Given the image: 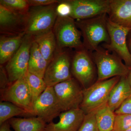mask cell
Returning <instances> with one entry per match:
<instances>
[{
	"label": "cell",
	"instance_id": "cell-1",
	"mask_svg": "<svg viewBox=\"0 0 131 131\" xmlns=\"http://www.w3.org/2000/svg\"><path fill=\"white\" fill-rule=\"evenodd\" d=\"M108 19L107 14H104L91 18L75 20L81 33L83 47L89 51L92 52L96 50L102 42L110 43Z\"/></svg>",
	"mask_w": 131,
	"mask_h": 131
},
{
	"label": "cell",
	"instance_id": "cell-2",
	"mask_svg": "<svg viewBox=\"0 0 131 131\" xmlns=\"http://www.w3.org/2000/svg\"><path fill=\"white\" fill-rule=\"evenodd\" d=\"M58 3L31 7L26 17L25 34L34 38L52 30L58 16L57 8Z\"/></svg>",
	"mask_w": 131,
	"mask_h": 131
},
{
	"label": "cell",
	"instance_id": "cell-3",
	"mask_svg": "<svg viewBox=\"0 0 131 131\" xmlns=\"http://www.w3.org/2000/svg\"><path fill=\"white\" fill-rule=\"evenodd\" d=\"M100 46L91 55L97 71L96 81H104L116 77L127 76L129 68L118 55Z\"/></svg>",
	"mask_w": 131,
	"mask_h": 131
},
{
	"label": "cell",
	"instance_id": "cell-4",
	"mask_svg": "<svg viewBox=\"0 0 131 131\" xmlns=\"http://www.w3.org/2000/svg\"><path fill=\"white\" fill-rule=\"evenodd\" d=\"M52 31L56 40V51L65 48L80 50L84 48L81 33L75 20L68 16H58Z\"/></svg>",
	"mask_w": 131,
	"mask_h": 131
},
{
	"label": "cell",
	"instance_id": "cell-5",
	"mask_svg": "<svg viewBox=\"0 0 131 131\" xmlns=\"http://www.w3.org/2000/svg\"><path fill=\"white\" fill-rule=\"evenodd\" d=\"M121 77L96 81L83 89V97L80 108L85 114L96 111L107 103L110 92L119 81Z\"/></svg>",
	"mask_w": 131,
	"mask_h": 131
},
{
	"label": "cell",
	"instance_id": "cell-6",
	"mask_svg": "<svg viewBox=\"0 0 131 131\" xmlns=\"http://www.w3.org/2000/svg\"><path fill=\"white\" fill-rule=\"evenodd\" d=\"M71 71L73 77L83 89L91 86L97 81V69L91 52L83 48L75 50L72 56Z\"/></svg>",
	"mask_w": 131,
	"mask_h": 131
},
{
	"label": "cell",
	"instance_id": "cell-7",
	"mask_svg": "<svg viewBox=\"0 0 131 131\" xmlns=\"http://www.w3.org/2000/svg\"><path fill=\"white\" fill-rule=\"evenodd\" d=\"M72 58L70 52L67 49L56 51L45 74L43 80L47 87L54 86L73 77L71 71Z\"/></svg>",
	"mask_w": 131,
	"mask_h": 131
},
{
	"label": "cell",
	"instance_id": "cell-8",
	"mask_svg": "<svg viewBox=\"0 0 131 131\" xmlns=\"http://www.w3.org/2000/svg\"><path fill=\"white\" fill-rule=\"evenodd\" d=\"M62 112L80 108L83 97V89L74 78L53 86Z\"/></svg>",
	"mask_w": 131,
	"mask_h": 131
},
{
	"label": "cell",
	"instance_id": "cell-9",
	"mask_svg": "<svg viewBox=\"0 0 131 131\" xmlns=\"http://www.w3.org/2000/svg\"><path fill=\"white\" fill-rule=\"evenodd\" d=\"M107 25L110 42L103 43L102 47L117 54L128 68H131V54L127 43V36L131 29L115 24L108 18Z\"/></svg>",
	"mask_w": 131,
	"mask_h": 131
},
{
	"label": "cell",
	"instance_id": "cell-10",
	"mask_svg": "<svg viewBox=\"0 0 131 131\" xmlns=\"http://www.w3.org/2000/svg\"><path fill=\"white\" fill-rule=\"evenodd\" d=\"M34 38L25 35L21 46L6 63L5 69L11 83L25 75L28 71L30 51Z\"/></svg>",
	"mask_w": 131,
	"mask_h": 131
},
{
	"label": "cell",
	"instance_id": "cell-11",
	"mask_svg": "<svg viewBox=\"0 0 131 131\" xmlns=\"http://www.w3.org/2000/svg\"><path fill=\"white\" fill-rule=\"evenodd\" d=\"M1 101L11 102L26 110L34 116V104L29 86L25 77L10 84L1 94Z\"/></svg>",
	"mask_w": 131,
	"mask_h": 131
},
{
	"label": "cell",
	"instance_id": "cell-12",
	"mask_svg": "<svg viewBox=\"0 0 131 131\" xmlns=\"http://www.w3.org/2000/svg\"><path fill=\"white\" fill-rule=\"evenodd\" d=\"M71 7L70 17L74 20H83L107 14L110 0H65Z\"/></svg>",
	"mask_w": 131,
	"mask_h": 131
},
{
	"label": "cell",
	"instance_id": "cell-13",
	"mask_svg": "<svg viewBox=\"0 0 131 131\" xmlns=\"http://www.w3.org/2000/svg\"><path fill=\"white\" fill-rule=\"evenodd\" d=\"M62 112L53 87H47L34 103V116L49 124Z\"/></svg>",
	"mask_w": 131,
	"mask_h": 131
},
{
	"label": "cell",
	"instance_id": "cell-14",
	"mask_svg": "<svg viewBox=\"0 0 131 131\" xmlns=\"http://www.w3.org/2000/svg\"><path fill=\"white\" fill-rule=\"evenodd\" d=\"M27 14L13 12L0 5L1 34L15 35L25 32Z\"/></svg>",
	"mask_w": 131,
	"mask_h": 131
},
{
	"label": "cell",
	"instance_id": "cell-15",
	"mask_svg": "<svg viewBox=\"0 0 131 131\" xmlns=\"http://www.w3.org/2000/svg\"><path fill=\"white\" fill-rule=\"evenodd\" d=\"M85 115L80 108L63 112L59 116L58 122L47 124L44 131H77Z\"/></svg>",
	"mask_w": 131,
	"mask_h": 131
},
{
	"label": "cell",
	"instance_id": "cell-16",
	"mask_svg": "<svg viewBox=\"0 0 131 131\" xmlns=\"http://www.w3.org/2000/svg\"><path fill=\"white\" fill-rule=\"evenodd\" d=\"M107 15L112 22L131 29V0H110Z\"/></svg>",
	"mask_w": 131,
	"mask_h": 131
},
{
	"label": "cell",
	"instance_id": "cell-17",
	"mask_svg": "<svg viewBox=\"0 0 131 131\" xmlns=\"http://www.w3.org/2000/svg\"><path fill=\"white\" fill-rule=\"evenodd\" d=\"M25 32L18 35H1L0 37V64L7 63L18 50L23 42Z\"/></svg>",
	"mask_w": 131,
	"mask_h": 131
},
{
	"label": "cell",
	"instance_id": "cell-18",
	"mask_svg": "<svg viewBox=\"0 0 131 131\" xmlns=\"http://www.w3.org/2000/svg\"><path fill=\"white\" fill-rule=\"evenodd\" d=\"M131 94V88L126 76H122L110 92L107 105L115 112Z\"/></svg>",
	"mask_w": 131,
	"mask_h": 131
},
{
	"label": "cell",
	"instance_id": "cell-19",
	"mask_svg": "<svg viewBox=\"0 0 131 131\" xmlns=\"http://www.w3.org/2000/svg\"><path fill=\"white\" fill-rule=\"evenodd\" d=\"M48 65V62L42 56L37 44L34 40L30 51L28 72L43 79Z\"/></svg>",
	"mask_w": 131,
	"mask_h": 131
},
{
	"label": "cell",
	"instance_id": "cell-20",
	"mask_svg": "<svg viewBox=\"0 0 131 131\" xmlns=\"http://www.w3.org/2000/svg\"><path fill=\"white\" fill-rule=\"evenodd\" d=\"M34 39L49 64L55 56L57 48L56 40L52 30L37 36Z\"/></svg>",
	"mask_w": 131,
	"mask_h": 131
},
{
	"label": "cell",
	"instance_id": "cell-21",
	"mask_svg": "<svg viewBox=\"0 0 131 131\" xmlns=\"http://www.w3.org/2000/svg\"><path fill=\"white\" fill-rule=\"evenodd\" d=\"M8 122L15 131H44L47 125L43 120L37 117L13 118Z\"/></svg>",
	"mask_w": 131,
	"mask_h": 131
},
{
	"label": "cell",
	"instance_id": "cell-22",
	"mask_svg": "<svg viewBox=\"0 0 131 131\" xmlns=\"http://www.w3.org/2000/svg\"><path fill=\"white\" fill-rule=\"evenodd\" d=\"M95 118L100 131H112L116 114L107 103L95 111Z\"/></svg>",
	"mask_w": 131,
	"mask_h": 131
},
{
	"label": "cell",
	"instance_id": "cell-23",
	"mask_svg": "<svg viewBox=\"0 0 131 131\" xmlns=\"http://www.w3.org/2000/svg\"><path fill=\"white\" fill-rule=\"evenodd\" d=\"M30 115L26 110L13 103L7 101L0 102V125L15 116Z\"/></svg>",
	"mask_w": 131,
	"mask_h": 131
},
{
	"label": "cell",
	"instance_id": "cell-24",
	"mask_svg": "<svg viewBox=\"0 0 131 131\" xmlns=\"http://www.w3.org/2000/svg\"><path fill=\"white\" fill-rule=\"evenodd\" d=\"M29 86L33 103L34 105L35 102L47 88L43 78L27 72L25 75Z\"/></svg>",
	"mask_w": 131,
	"mask_h": 131
},
{
	"label": "cell",
	"instance_id": "cell-25",
	"mask_svg": "<svg viewBox=\"0 0 131 131\" xmlns=\"http://www.w3.org/2000/svg\"><path fill=\"white\" fill-rule=\"evenodd\" d=\"M0 5L13 12L26 14L30 9L27 0H1Z\"/></svg>",
	"mask_w": 131,
	"mask_h": 131
},
{
	"label": "cell",
	"instance_id": "cell-26",
	"mask_svg": "<svg viewBox=\"0 0 131 131\" xmlns=\"http://www.w3.org/2000/svg\"><path fill=\"white\" fill-rule=\"evenodd\" d=\"M95 111L85 115L81 126L77 131H100L95 115Z\"/></svg>",
	"mask_w": 131,
	"mask_h": 131
},
{
	"label": "cell",
	"instance_id": "cell-27",
	"mask_svg": "<svg viewBox=\"0 0 131 131\" xmlns=\"http://www.w3.org/2000/svg\"><path fill=\"white\" fill-rule=\"evenodd\" d=\"M130 128L131 114L116 115L113 131H125Z\"/></svg>",
	"mask_w": 131,
	"mask_h": 131
},
{
	"label": "cell",
	"instance_id": "cell-28",
	"mask_svg": "<svg viewBox=\"0 0 131 131\" xmlns=\"http://www.w3.org/2000/svg\"><path fill=\"white\" fill-rule=\"evenodd\" d=\"M9 81V78L5 68L3 65L0 66V90L2 93L12 84Z\"/></svg>",
	"mask_w": 131,
	"mask_h": 131
},
{
	"label": "cell",
	"instance_id": "cell-29",
	"mask_svg": "<svg viewBox=\"0 0 131 131\" xmlns=\"http://www.w3.org/2000/svg\"><path fill=\"white\" fill-rule=\"evenodd\" d=\"M71 11L70 6L66 2L65 0L60 1L57 8L58 16H69Z\"/></svg>",
	"mask_w": 131,
	"mask_h": 131
},
{
	"label": "cell",
	"instance_id": "cell-30",
	"mask_svg": "<svg viewBox=\"0 0 131 131\" xmlns=\"http://www.w3.org/2000/svg\"><path fill=\"white\" fill-rule=\"evenodd\" d=\"M114 112L116 115L131 114V94Z\"/></svg>",
	"mask_w": 131,
	"mask_h": 131
},
{
	"label": "cell",
	"instance_id": "cell-31",
	"mask_svg": "<svg viewBox=\"0 0 131 131\" xmlns=\"http://www.w3.org/2000/svg\"><path fill=\"white\" fill-rule=\"evenodd\" d=\"M30 7L45 6L59 3L58 0H27Z\"/></svg>",
	"mask_w": 131,
	"mask_h": 131
},
{
	"label": "cell",
	"instance_id": "cell-32",
	"mask_svg": "<svg viewBox=\"0 0 131 131\" xmlns=\"http://www.w3.org/2000/svg\"><path fill=\"white\" fill-rule=\"evenodd\" d=\"M8 121L0 125V131H13L10 129L11 127Z\"/></svg>",
	"mask_w": 131,
	"mask_h": 131
},
{
	"label": "cell",
	"instance_id": "cell-33",
	"mask_svg": "<svg viewBox=\"0 0 131 131\" xmlns=\"http://www.w3.org/2000/svg\"><path fill=\"white\" fill-rule=\"evenodd\" d=\"M127 43L128 48L131 54V30L129 32L127 37Z\"/></svg>",
	"mask_w": 131,
	"mask_h": 131
},
{
	"label": "cell",
	"instance_id": "cell-34",
	"mask_svg": "<svg viewBox=\"0 0 131 131\" xmlns=\"http://www.w3.org/2000/svg\"><path fill=\"white\" fill-rule=\"evenodd\" d=\"M129 72L127 75L126 77L129 85L131 88V68H129Z\"/></svg>",
	"mask_w": 131,
	"mask_h": 131
},
{
	"label": "cell",
	"instance_id": "cell-35",
	"mask_svg": "<svg viewBox=\"0 0 131 131\" xmlns=\"http://www.w3.org/2000/svg\"><path fill=\"white\" fill-rule=\"evenodd\" d=\"M125 131H131V128L127 129V130H126Z\"/></svg>",
	"mask_w": 131,
	"mask_h": 131
},
{
	"label": "cell",
	"instance_id": "cell-36",
	"mask_svg": "<svg viewBox=\"0 0 131 131\" xmlns=\"http://www.w3.org/2000/svg\"></svg>",
	"mask_w": 131,
	"mask_h": 131
}]
</instances>
